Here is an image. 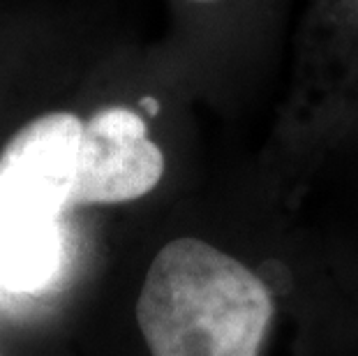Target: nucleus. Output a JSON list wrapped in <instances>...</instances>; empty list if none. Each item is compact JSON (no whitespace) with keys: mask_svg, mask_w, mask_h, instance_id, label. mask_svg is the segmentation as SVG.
Returning a JSON list of instances; mask_svg holds the SVG:
<instances>
[{"mask_svg":"<svg viewBox=\"0 0 358 356\" xmlns=\"http://www.w3.org/2000/svg\"><path fill=\"white\" fill-rule=\"evenodd\" d=\"M273 310L245 264L185 236L150 262L134 313L150 356H259Z\"/></svg>","mask_w":358,"mask_h":356,"instance_id":"nucleus-1","label":"nucleus"},{"mask_svg":"<svg viewBox=\"0 0 358 356\" xmlns=\"http://www.w3.org/2000/svg\"><path fill=\"white\" fill-rule=\"evenodd\" d=\"M83 120L70 111L33 118L0 153V218L60 220L77 183Z\"/></svg>","mask_w":358,"mask_h":356,"instance_id":"nucleus-2","label":"nucleus"},{"mask_svg":"<svg viewBox=\"0 0 358 356\" xmlns=\"http://www.w3.org/2000/svg\"><path fill=\"white\" fill-rule=\"evenodd\" d=\"M162 173L164 155L148 139L139 113L125 107L100 109L83 123L70 208L141 199L155 190Z\"/></svg>","mask_w":358,"mask_h":356,"instance_id":"nucleus-3","label":"nucleus"},{"mask_svg":"<svg viewBox=\"0 0 358 356\" xmlns=\"http://www.w3.org/2000/svg\"><path fill=\"white\" fill-rule=\"evenodd\" d=\"M65 238L60 220L0 218V287L40 292L60 276Z\"/></svg>","mask_w":358,"mask_h":356,"instance_id":"nucleus-4","label":"nucleus"},{"mask_svg":"<svg viewBox=\"0 0 358 356\" xmlns=\"http://www.w3.org/2000/svg\"><path fill=\"white\" fill-rule=\"evenodd\" d=\"M141 107L146 109L150 116H157V111H159V102L155 100V97H141Z\"/></svg>","mask_w":358,"mask_h":356,"instance_id":"nucleus-5","label":"nucleus"}]
</instances>
